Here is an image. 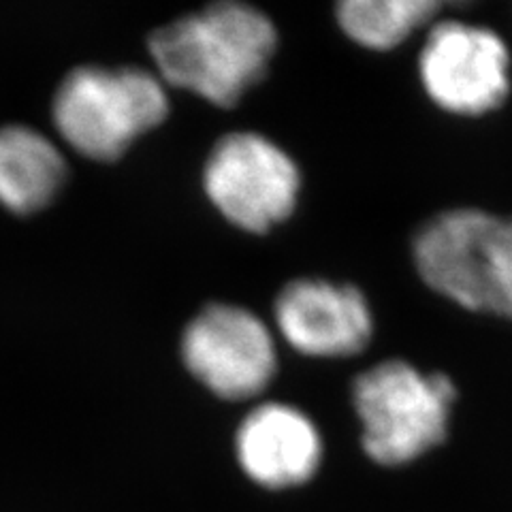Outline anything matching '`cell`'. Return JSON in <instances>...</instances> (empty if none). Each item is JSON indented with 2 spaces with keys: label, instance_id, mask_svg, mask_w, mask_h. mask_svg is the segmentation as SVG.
<instances>
[{
  "label": "cell",
  "instance_id": "cell-1",
  "mask_svg": "<svg viewBox=\"0 0 512 512\" xmlns=\"http://www.w3.org/2000/svg\"><path fill=\"white\" fill-rule=\"evenodd\" d=\"M276 41L274 24L259 9L216 3L158 28L150 54L163 82L233 107L267 73Z\"/></svg>",
  "mask_w": 512,
  "mask_h": 512
},
{
  "label": "cell",
  "instance_id": "cell-2",
  "mask_svg": "<svg viewBox=\"0 0 512 512\" xmlns=\"http://www.w3.org/2000/svg\"><path fill=\"white\" fill-rule=\"evenodd\" d=\"M414 265L457 306L512 318V218L463 207L427 220L414 237Z\"/></svg>",
  "mask_w": 512,
  "mask_h": 512
},
{
  "label": "cell",
  "instance_id": "cell-3",
  "mask_svg": "<svg viewBox=\"0 0 512 512\" xmlns=\"http://www.w3.org/2000/svg\"><path fill=\"white\" fill-rule=\"evenodd\" d=\"M167 114L163 79L133 67H77L62 79L52 103L58 135L99 163L120 158Z\"/></svg>",
  "mask_w": 512,
  "mask_h": 512
},
{
  "label": "cell",
  "instance_id": "cell-4",
  "mask_svg": "<svg viewBox=\"0 0 512 512\" xmlns=\"http://www.w3.org/2000/svg\"><path fill=\"white\" fill-rule=\"evenodd\" d=\"M455 384L423 374L406 361H384L363 372L352 399L363 427V451L380 466H406L446 440Z\"/></svg>",
  "mask_w": 512,
  "mask_h": 512
},
{
  "label": "cell",
  "instance_id": "cell-5",
  "mask_svg": "<svg viewBox=\"0 0 512 512\" xmlns=\"http://www.w3.org/2000/svg\"><path fill=\"white\" fill-rule=\"evenodd\" d=\"M207 199L235 227L265 233L293 214L299 169L274 141L256 133L222 137L205 163Z\"/></svg>",
  "mask_w": 512,
  "mask_h": 512
},
{
  "label": "cell",
  "instance_id": "cell-6",
  "mask_svg": "<svg viewBox=\"0 0 512 512\" xmlns=\"http://www.w3.org/2000/svg\"><path fill=\"white\" fill-rule=\"evenodd\" d=\"M419 73L429 99L457 116H485L510 94L508 47L483 26L436 24L421 50Z\"/></svg>",
  "mask_w": 512,
  "mask_h": 512
},
{
  "label": "cell",
  "instance_id": "cell-7",
  "mask_svg": "<svg viewBox=\"0 0 512 512\" xmlns=\"http://www.w3.org/2000/svg\"><path fill=\"white\" fill-rule=\"evenodd\" d=\"M182 359L203 387L222 399H250L276 374V344L259 316L216 303L190 320Z\"/></svg>",
  "mask_w": 512,
  "mask_h": 512
},
{
  "label": "cell",
  "instance_id": "cell-8",
  "mask_svg": "<svg viewBox=\"0 0 512 512\" xmlns=\"http://www.w3.org/2000/svg\"><path fill=\"white\" fill-rule=\"evenodd\" d=\"M282 338L308 357H350L372 340L374 318L359 288L329 280H295L276 299Z\"/></svg>",
  "mask_w": 512,
  "mask_h": 512
},
{
  "label": "cell",
  "instance_id": "cell-9",
  "mask_svg": "<svg viewBox=\"0 0 512 512\" xmlns=\"http://www.w3.org/2000/svg\"><path fill=\"white\" fill-rule=\"evenodd\" d=\"M242 472L269 491L310 483L323 463V438L308 414L288 404L256 406L235 436Z\"/></svg>",
  "mask_w": 512,
  "mask_h": 512
},
{
  "label": "cell",
  "instance_id": "cell-10",
  "mask_svg": "<svg viewBox=\"0 0 512 512\" xmlns=\"http://www.w3.org/2000/svg\"><path fill=\"white\" fill-rule=\"evenodd\" d=\"M67 182V163L43 133L24 124L0 128V205L18 216L45 210Z\"/></svg>",
  "mask_w": 512,
  "mask_h": 512
},
{
  "label": "cell",
  "instance_id": "cell-11",
  "mask_svg": "<svg viewBox=\"0 0 512 512\" xmlns=\"http://www.w3.org/2000/svg\"><path fill=\"white\" fill-rule=\"evenodd\" d=\"M442 9L436 0H348L338 7L346 35L370 50H391Z\"/></svg>",
  "mask_w": 512,
  "mask_h": 512
}]
</instances>
